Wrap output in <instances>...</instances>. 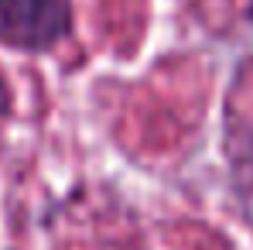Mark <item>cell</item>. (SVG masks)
Wrapping results in <instances>:
<instances>
[{
	"mask_svg": "<svg viewBox=\"0 0 253 250\" xmlns=\"http://www.w3.org/2000/svg\"><path fill=\"white\" fill-rule=\"evenodd\" d=\"M72 0H0V45L44 55L69 38Z\"/></svg>",
	"mask_w": 253,
	"mask_h": 250,
	"instance_id": "6da1fadb",
	"label": "cell"
},
{
	"mask_svg": "<svg viewBox=\"0 0 253 250\" xmlns=\"http://www.w3.org/2000/svg\"><path fill=\"white\" fill-rule=\"evenodd\" d=\"M7 117H10V89L0 79V120H7Z\"/></svg>",
	"mask_w": 253,
	"mask_h": 250,
	"instance_id": "3957f363",
	"label": "cell"
},
{
	"mask_svg": "<svg viewBox=\"0 0 253 250\" xmlns=\"http://www.w3.org/2000/svg\"><path fill=\"white\" fill-rule=\"evenodd\" d=\"M226 154L233 165V185L243 202V212L253 219V117L229 103L226 110Z\"/></svg>",
	"mask_w": 253,
	"mask_h": 250,
	"instance_id": "7a4b0ae2",
	"label": "cell"
},
{
	"mask_svg": "<svg viewBox=\"0 0 253 250\" xmlns=\"http://www.w3.org/2000/svg\"><path fill=\"white\" fill-rule=\"evenodd\" d=\"M236 7H240V14H243V21L253 28V0H233Z\"/></svg>",
	"mask_w": 253,
	"mask_h": 250,
	"instance_id": "277c9868",
	"label": "cell"
}]
</instances>
